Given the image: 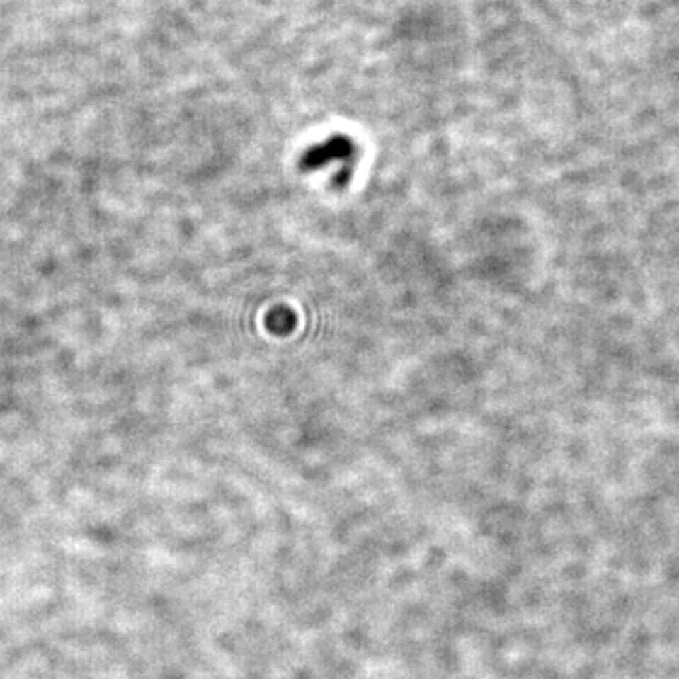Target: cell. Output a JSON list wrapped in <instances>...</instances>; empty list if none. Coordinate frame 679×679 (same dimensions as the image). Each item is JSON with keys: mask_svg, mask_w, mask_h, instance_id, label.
Segmentation results:
<instances>
[{"mask_svg": "<svg viewBox=\"0 0 679 679\" xmlns=\"http://www.w3.org/2000/svg\"><path fill=\"white\" fill-rule=\"evenodd\" d=\"M353 155V142L349 140L348 136L334 135L323 144H319V146L309 147L300 159V169L308 172V170L323 169L325 164L334 163V161H343V164H349Z\"/></svg>", "mask_w": 679, "mask_h": 679, "instance_id": "6da1fadb", "label": "cell"}]
</instances>
